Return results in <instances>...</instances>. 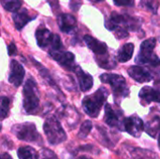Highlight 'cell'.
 <instances>
[{"mask_svg":"<svg viewBox=\"0 0 160 159\" xmlns=\"http://www.w3.org/2000/svg\"><path fill=\"white\" fill-rule=\"evenodd\" d=\"M107 97H108L107 90L104 89L103 87L99 88L93 95L85 97L84 99L82 100V106H83L84 112L90 117L96 118L99 114V112H100Z\"/></svg>","mask_w":160,"mask_h":159,"instance_id":"6da1fadb","label":"cell"},{"mask_svg":"<svg viewBox=\"0 0 160 159\" xmlns=\"http://www.w3.org/2000/svg\"><path fill=\"white\" fill-rule=\"evenodd\" d=\"M23 102L22 106L27 113H35L38 108L39 97L37 84L33 79H28L23 85Z\"/></svg>","mask_w":160,"mask_h":159,"instance_id":"7a4b0ae2","label":"cell"},{"mask_svg":"<svg viewBox=\"0 0 160 159\" xmlns=\"http://www.w3.org/2000/svg\"><path fill=\"white\" fill-rule=\"evenodd\" d=\"M156 38L144 40L141 45V50L136 58V62L138 64H146L150 65L152 67L158 68L160 66V60L156 54H154V49L156 47Z\"/></svg>","mask_w":160,"mask_h":159,"instance_id":"3957f363","label":"cell"},{"mask_svg":"<svg viewBox=\"0 0 160 159\" xmlns=\"http://www.w3.org/2000/svg\"><path fill=\"white\" fill-rule=\"evenodd\" d=\"M43 128L46 138L52 145H57L67 139V135L62 126L54 117L48 118L44 123Z\"/></svg>","mask_w":160,"mask_h":159,"instance_id":"277c9868","label":"cell"},{"mask_svg":"<svg viewBox=\"0 0 160 159\" xmlns=\"http://www.w3.org/2000/svg\"><path fill=\"white\" fill-rule=\"evenodd\" d=\"M100 81L112 86L115 97H125L128 95V87L127 86L126 80L123 76L118 74L105 73L100 76Z\"/></svg>","mask_w":160,"mask_h":159,"instance_id":"5b68a950","label":"cell"},{"mask_svg":"<svg viewBox=\"0 0 160 159\" xmlns=\"http://www.w3.org/2000/svg\"><path fill=\"white\" fill-rule=\"evenodd\" d=\"M12 132L21 141L30 142H38V141L41 140L39 134L38 133V131L36 129L35 125L32 123L16 125L12 127Z\"/></svg>","mask_w":160,"mask_h":159,"instance_id":"8992f818","label":"cell"},{"mask_svg":"<svg viewBox=\"0 0 160 159\" xmlns=\"http://www.w3.org/2000/svg\"><path fill=\"white\" fill-rule=\"evenodd\" d=\"M10 71H9V75H8V82L18 87L22 83V80L24 78V68L22 67V66L16 60H11L10 65Z\"/></svg>","mask_w":160,"mask_h":159,"instance_id":"52a82bcc","label":"cell"},{"mask_svg":"<svg viewBox=\"0 0 160 159\" xmlns=\"http://www.w3.org/2000/svg\"><path fill=\"white\" fill-rule=\"evenodd\" d=\"M50 55L55 61H57L59 65L66 67L67 69H71L75 67L74 66L75 57L69 52H64V50L53 51V52H50Z\"/></svg>","mask_w":160,"mask_h":159,"instance_id":"ba28073f","label":"cell"},{"mask_svg":"<svg viewBox=\"0 0 160 159\" xmlns=\"http://www.w3.org/2000/svg\"><path fill=\"white\" fill-rule=\"evenodd\" d=\"M124 127L128 133L133 137H140L144 126L142 120L138 116H131L124 121Z\"/></svg>","mask_w":160,"mask_h":159,"instance_id":"9c48e42d","label":"cell"},{"mask_svg":"<svg viewBox=\"0 0 160 159\" xmlns=\"http://www.w3.org/2000/svg\"><path fill=\"white\" fill-rule=\"evenodd\" d=\"M128 73L133 80H135L136 82H141V83L148 82L153 80V76L151 75V73L147 69H145L140 66L130 67L128 70Z\"/></svg>","mask_w":160,"mask_h":159,"instance_id":"30bf717a","label":"cell"},{"mask_svg":"<svg viewBox=\"0 0 160 159\" xmlns=\"http://www.w3.org/2000/svg\"><path fill=\"white\" fill-rule=\"evenodd\" d=\"M59 28L64 33H72L77 27V21L74 16L63 13L57 18Z\"/></svg>","mask_w":160,"mask_h":159,"instance_id":"8fae6325","label":"cell"},{"mask_svg":"<svg viewBox=\"0 0 160 159\" xmlns=\"http://www.w3.org/2000/svg\"><path fill=\"white\" fill-rule=\"evenodd\" d=\"M83 38H84V41H85L86 45L88 46V48L92 52H94L96 54L105 55L107 53L108 48H107V45L104 42H101V41L94 38L93 37H91L89 35H85Z\"/></svg>","mask_w":160,"mask_h":159,"instance_id":"7c38bea8","label":"cell"},{"mask_svg":"<svg viewBox=\"0 0 160 159\" xmlns=\"http://www.w3.org/2000/svg\"><path fill=\"white\" fill-rule=\"evenodd\" d=\"M53 37H54V34H52L51 31H49L46 28L38 29L36 32V38H37L38 45L42 49L51 47Z\"/></svg>","mask_w":160,"mask_h":159,"instance_id":"4fadbf2b","label":"cell"},{"mask_svg":"<svg viewBox=\"0 0 160 159\" xmlns=\"http://www.w3.org/2000/svg\"><path fill=\"white\" fill-rule=\"evenodd\" d=\"M140 98L146 103L151 102H160V91L156 90L150 86H144L140 91Z\"/></svg>","mask_w":160,"mask_h":159,"instance_id":"5bb4252c","label":"cell"},{"mask_svg":"<svg viewBox=\"0 0 160 159\" xmlns=\"http://www.w3.org/2000/svg\"><path fill=\"white\" fill-rule=\"evenodd\" d=\"M76 74H77V77L79 80L81 90L82 92H86L93 87L94 82H93V78L90 74L82 71L79 67H78V69H76Z\"/></svg>","mask_w":160,"mask_h":159,"instance_id":"9a60e30c","label":"cell"},{"mask_svg":"<svg viewBox=\"0 0 160 159\" xmlns=\"http://www.w3.org/2000/svg\"><path fill=\"white\" fill-rule=\"evenodd\" d=\"M34 19H35V17H30V15L28 14L26 9H22L20 11H17L13 15L14 24L18 30H21L22 28H23L27 24V22H29L30 21H32Z\"/></svg>","mask_w":160,"mask_h":159,"instance_id":"2e32d148","label":"cell"},{"mask_svg":"<svg viewBox=\"0 0 160 159\" xmlns=\"http://www.w3.org/2000/svg\"><path fill=\"white\" fill-rule=\"evenodd\" d=\"M105 122L110 127H118L119 126V115L114 112L110 104L105 105Z\"/></svg>","mask_w":160,"mask_h":159,"instance_id":"e0dca14e","label":"cell"},{"mask_svg":"<svg viewBox=\"0 0 160 159\" xmlns=\"http://www.w3.org/2000/svg\"><path fill=\"white\" fill-rule=\"evenodd\" d=\"M134 52V45L132 43L125 44L118 52V60L122 63L128 62L131 59Z\"/></svg>","mask_w":160,"mask_h":159,"instance_id":"ac0fdd59","label":"cell"},{"mask_svg":"<svg viewBox=\"0 0 160 159\" xmlns=\"http://www.w3.org/2000/svg\"><path fill=\"white\" fill-rule=\"evenodd\" d=\"M18 157L20 159H38L37 151L29 146H22L18 150Z\"/></svg>","mask_w":160,"mask_h":159,"instance_id":"d6986e66","label":"cell"},{"mask_svg":"<svg viewBox=\"0 0 160 159\" xmlns=\"http://www.w3.org/2000/svg\"><path fill=\"white\" fill-rule=\"evenodd\" d=\"M145 131L152 137H156L160 131V118L155 117L145 125Z\"/></svg>","mask_w":160,"mask_h":159,"instance_id":"ffe728a7","label":"cell"},{"mask_svg":"<svg viewBox=\"0 0 160 159\" xmlns=\"http://www.w3.org/2000/svg\"><path fill=\"white\" fill-rule=\"evenodd\" d=\"M3 7L10 12H17L22 7L21 0H1Z\"/></svg>","mask_w":160,"mask_h":159,"instance_id":"44dd1931","label":"cell"},{"mask_svg":"<svg viewBox=\"0 0 160 159\" xmlns=\"http://www.w3.org/2000/svg\"><path fill=\"white\" fill-rule=\"evenodd\" d=\"M92 129V123L91 121L89 120H86L82 123V125L81 126V128H80V131H79V138L81 139H84L88 136V134L90 133Z\"/></svg>","mask_w":160,"mask_h":159,"instance_id":"7402d4cb","label":"cell"},{"mask_svg":"<svg viewBox=\"0 0 160 159\" xmlns=\"http://www.w3.org/2000/svg\"><path fill=\"white\" fill-rule=\"evenodd\" d=\"M9 110V99L6 97H1V118L5 119L8 114Z\"/></svg>","mask_w":160,"mask_h":159,"instance_id":"603a6c76","label":"cell"},{"mask_svg":"<svg viewBox=\"0 0 160 159\" xmlns=\"http://www.w3.org/2000/svg\"><path fill=\"white\" fill-rule=\"evenodd\" d=\"M98 63V65L101 67H104V68H107V69H111L112 67H114L116 66L115 62L112 60H110L109 58H103V59H98L97 61Z\"/></svg>","mask_w":160,"mask_h":159,"instance_id":"cb8c5ba5","label":"cell"},{"mask_svg":"<svg viewBox=\"0 0 160 159\" xmlns=\"http://www.w3.org/2000/svg\"><path fill=\"white\" fill-rule=\"evenodd\" d=\"M63 50V44L62 41L59 37L58 35H54L53 39H52V43L51 45V50L50 52H53V51H60Z\"/></svg>","mask_w":160,"mask_h":159,"instance_id":"d4e9b609","label":"cell"},{"mask_svg":"<svg viewBox=\"0 0 160 159\" xmlns=\"http://www.w3.org/2000/svg\"><path fill=\"white\" fill-rule=\"evenodd\" d=\"M115 30H116L115 35L118 38H124V37H127L128 36V32L126 27H118Z\"/></svg>","mask_w":160,"mask_h":159,"instance_id":"484cf974","label":"cell"},{"mask_svg":"<svg viewBox=\"0 0 160 159\" xmlns=\"http://www.w3.org/2000/svg\"><path fill=\"white\" fill-rule=\"evenodd\" d=\"M113 2L118 7H130L134 5V0H113Z\"/></svg>","mask_w":160,"mask_h":159,"instance_id":"4316f807","label":"cell"},{"mask_svg":"<svg viewBox=\"0 0 160 159\" xmlns=\"http://www.w3.org/2000/svg\"><path fill=\"white\" fill-rule=\"evenodd\" d=\"M8 54L11 56V55H16L18 51H17V47L14 43H10L8 46Z\"/></svg>","mask_w":160,"mask_h":159,"instance_id":"83f0119b","label":"cell"},{"mask_svg":"<svg viewBox=\"0 0 160 159\" xmlns=\"http://www.w3.org/2000/svg\"><path fill=\"white\" fill-rule=\"evenodd\" d=\"M43 159H56V157H54L53 154L49 153V155H46V157H44V158Z\"/></svg>","mask_w":160,"mask_h":159,"instance_id":"f1b7e54d","label":"cell"},{"mask_svg":"<svg viewBox=\"0 0 160 159\" xmlns=\"http://www.w3.org/2000/svg\"><path fill=\"white\" fill-rule=\"evenodd\" d=\"M1 159H12L11 158V157L8 155V154H3L2 156H1Z\"/></svg>","mask_w":160,"mask_h":159,"instance_id":"f546056e","label":"cell"},{"mask_svg":"<svg viewBox=\"0 0 160 159\" xmlns=\"http://www.w3.org/2000/svg\"><path fill=\"white\" fill-rule=\"evenodd\" d=\"M78 159H91V158H88V157H80V158Z\"/></svg>","mask_w":160,"mask_h":159,"instance_id":"4dcf8cb0","label":"cell"},{"mask_svg":"<svg viewBox=\"0 0 160 159\" xmlns=\"http://www.w3.org/2000/svg\"><path fill=\"white\" fill-rule=\"evenodd\" d=\"M158 146H159V149H160V134H159V137H158Z\"/></svg>","mask_w":160,"mask_h":159,"instance_id":"1f68e13d","label":"cell"},{"mask_svg":"<svg viewBox=\"0 0 160 159\" xmlns=\"http://www.w3.org/2000/svg\"><path fill=\"white\" fill-rule=\"evenodd\" d=\"M93 2H100V1H102V0H92Z\"/></svg>","mask_w":160,"mask_h":159,"instance_id":"d6a6232c","label":"cell"}]
</instances>
